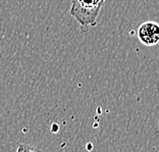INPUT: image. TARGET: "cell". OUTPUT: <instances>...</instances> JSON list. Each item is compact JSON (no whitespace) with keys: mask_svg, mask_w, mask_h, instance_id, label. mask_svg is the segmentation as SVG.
<instances>
[{"mask_svg":"<svg viewBox=\"0 0 159 152\" xmlns=\"http://www.w3.org/2000/svg\"><path fill=\"white\" fill-rule=\"evenodd\" d=\"M138 39L145 46H153L159 43V24L149 21L143 23L138 29Z\"/></svg>","mask_w":159,"mask_h":152,"instance_id":"obj_2","label":"cell"},{"mask_svg":"<svg viewBox=\"0 0 159 152\" xmlns=\"http://www.w3.org/2000/svg\"><path fill=\"white\" fill-rule=\"evenodd\" d=\"M158 124H159V119H158Z\"/></svg>","mask_w":159,"mask_h":152,"instance_id":"obj_3","label":"cell"},{"mask_svg":"<svg viewBox=\"0 0 159 152\" xmlns=\"http://www.w3.org/2000/svg\"><path fill=\"white\" fill-rule=\"evenodd\" d=\"M105 0H71L70 14L83 27H95Z\"/></svg>","mask_w":159,"mask_h":152,"instance_id":"obj_1","label":"cell"}]
</instances>
